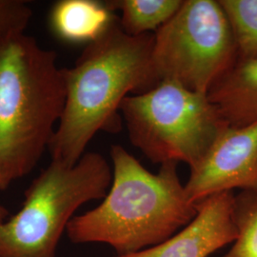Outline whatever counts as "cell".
Masks as SVG:
<instances>
[{
  "label": "cell",
  "mask_w": 257,
  "mask_h": 257,
  "mask_svg": "<svg viewBox=\"0 0 257 257\" xmlns=\"http://www.w3.org/2000/svg\"><path fill=\"white\" fill-rule=\"evenodd\" d=\"M9 218V211L8 210L0 204V224L5 222Z\"/></svg>",
  "instance_id": "9a60e30c"
},
{
  "label": "cell",
  "mask_w": 257,
  "mask_h": 257,
  "mask_svg": "<svg viewBox=\"0 0 257 257\" xmlns=\"http://www.w3.org/2000/svg\"><path fill=\"white\" fill-rule=\"evenodd\" d=\"M233 192L211 195L198 203L197 213L182 230L155 247L115 257H208L237 237Z\"/></svg>",
  "instance_id": "ba28073f"
},
{
  "label": "cell",
  "mask_w": 257,
  "mask_h": 257,
  "mask_svg": "<svg viewBox=\"0 0 257 257\" xmlns=\"http://www.w3.org/2000/svg\"><path fill=\"white\" fill-rule=\"evenodd\" d=\"M237 60L230 22L219 1L184 0L154 34L152 61L158 82L171 80L208 94Z\"/></svg>",
  "instance_id": "8992f818"
},
{
  "label": "cell",
  "mask_w": 257,
  "mask_h": 257,
  "mask_svg": "<svg viewBox=\"0 0 257 257\" xmlns=\"http://www.w3.org/2000/svg\"><path fill=\"white\" fill-rule=\"evenodd\" d=\"M111 180L101 154L86 153L74 166L52 160L29 186L22 208L0 224V257H55L75 211L104 198Z\"/></svg>",
  "instance_id": "277c9868"
},
{
  "label": "cell",
  "mask_w": 257,
  "mask_h": 257,
  "mask_svg": "<svg viewBox=\"0 0 257 257\" xmlns=\"http://www.w3.org/2000/svg\"><path fill=\"white\" fill-rule=\"evenodd\" d=\"M32 16L27 1L0 0V38L24 33Z\"/></svg>",
  "instance_id": "5bb4252c"
},
{
  "label": "cell",
  "mask_w": 257,
  "mask_h": 257,
  "mask_svg": "<svg viewBox=\"0 0 257 257\" xmlns=\"http://www.w3.org/2000/svg\"><path fill=\"white\" fill-rule=\"evenodd\" d=\"M56 59L25 33L0 38V191L35 169L61 119L66 85Z\"/></svg>",
  "instance_id": "3957f363"
},
{
  "label": "cell",
  "mask_w": 257,
  "mask_h": 257,
  "mask_svg": "<svg viewBox=\"0 0 257 257\" xmlns=\"http://www.w3.org/2000/svg\"><path fill=\"white\" fill-rule=\"evenodd\" d=\"M153 45V34L130 36L117 18L86 46L74 67L63 69L66 101L49 146L53 161L75 165L98 132H119L123 100L131 92H146L159 83Z\"/></svg>",
  "instance_id": "6da1fadb"
},
{
  "label": "cell",
  "mask_w": 257,
  "mask_h": 257,
  "mask_svg": "<svg viewBox=\"0 0 257 257\" xmlns=\"http://www.w3.org/2000/svg\"><path fill=\"white\" fill-rule=\"evenodd\" d=\"M234 218L237 237L224 257H257V192L234 196Z\"/></svg>",
  "instance_id": "4fadbf2b"
},
{
  "label": "cell",
  "mask_w": 257,
  "mask_h": 257,
  "mask_svg": "<svg viewBox=\"0 0 257 257\" xmlns=\"http://www.w3.org/2000/svg\"><path fill=\"white\" fill-rule=\"evenodd\" d=\"M108 3L114 12L121 13L122 30L138 37L156 33L180 9L183 0H112Z\"/></svg>",
  "instance_id": "8fae6325"
},
{
  "label": "cell",
  "mask_w": 257,
  "mask_h": 257,
  "mask_svg": "<svg viewBox=\"0 0 257 257\" xmlns=\"http://www.w3.org/2000/svg\"><path fill=\"white\" fill-rule=\"evenodd\" d=\"M112 180L97 207L76 215L66 232L75 244L104 243L117 255L155 247L183 229L197 213L177 171V163L162 164L156 174L125 148H110Z\"/></svg>",
  "instance_id": "7a4b0ae2"
},
{
  "label": "cell",
  "mask_w": 257,
  "mask_h": 257,
  "mask_svg": "<svg viewBox=\"0 0 257 257\" xmlns=\"http://www.w3.org/2000/svg\"><path fill=\"white\" fill-rule=\"evenodd\" d=\"M131 143L154 163L197 165L229 124L208 94L171 80L127 96L120 106Z\"/></svg>",
  "instance_id": "5b68a950"
},
{
  "label": "cell",
  "mask_w": 257,
  "mask_h": 257,
  "mask_svg": "<svg viewBox=\"0 0 257 257\" xmlns=\"http://www.w3.org/2000/svg\"><path fill=\"white\" fill-rule=\"evenodd\" d=\"M234 38L238 59H257V0H218Z\"/></svg>",
  "instance_id": "7c38bea8"
},
{
  "label": "cell",
  "mask_w": 257,
  "mask_h": 257,
  "mask_svg": "<svg viewBox=\"0 0 257 257\" xmlns=\"http://www.w3.org/2000/svg\"><path fill=\"white\" fill-rule=\"evenodd\" d=\"M184 185L188 199L197 203L224 192H257V123L228 126Z\"/></svg>",
  "instance_id": "52a82bcc"
},
{
  "label": "cell",
  "mask_w": 257,
  "mask_h": 257,
  "mask_svg": "<svg viewBox=\"0 0 257 257\" xmlns=\"http://www.w3.org/2000/svg\"><path fill=\"white\" fill-rule=\"evenodd\" d=\"M232 127L257 123V59H238L208 93Z\"/></svg>",
  "instance_id": "9c48e42d"
},
{
  "label": "cell",
  "mask_w": 257,
  "mask_h": 257,
  "mask_svg": "<svg viewBox=\"0 0 257 257\" xmlns=\"http://www.w3.org/2000/svg\"><path fill=\"white\" fill-rule=\"evenodd\" d=\"M108 1L59 0L50 12L55 37L69 43L88 44L98 39L117 19Z\"/></svg>",
  "instance_id": "30bf717a"
}]
</instances>
